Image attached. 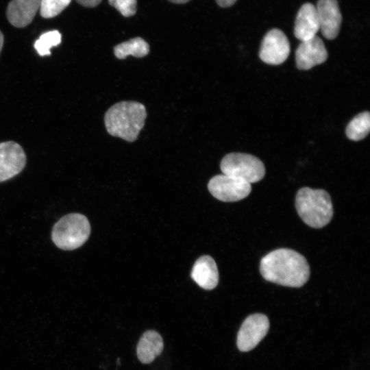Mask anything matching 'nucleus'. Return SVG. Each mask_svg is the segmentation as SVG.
Returning <instances> with one entry per match:
<instances>
[{"instance_id":"obj_18","label":"nucleus","mask_w":370,"mask_h":370,"mask_svg":"<svg viewBox=\"0 0 370 370\" xmlns=\"http://www.w3.org/2000/svg\"><path fill=\"white\" fill-rule=\"evenodd\" d=\"M61 42V34L57 30L42 34L34 42V48L40 56L51 55L50 49Z\"/></svg>"},{"instance_id":"obj_11","label":"nucleus","mask_w":370,"mask_h":370,"mask_svg":"<svg viewBox=\"0 0 370 370\" xmlns=\"http://www.w3.org/2000/svg\"><path fill=\"white\" fill-rule=\"evenodd\" d=\"M316 10L323 36L333 40L338 35L342 16L337 0H319Z\"/></svg>"},{"instance_id":"obj_12","label":"nucleus","mask_w":370,"mask_h":370,"mask_svg":"<svg viewBox=\"0 0 370 370\" xmlns=\"http://www.w3.org/2000/svg\"><path fill=\"white\" fill-rule=\"evenodd\" d=\"M320 29L316 7L306 3L299 10L295 22L294 34L301 41L310 39Z\"/></svg>"},{"instance_id":"obj_23","label":"nucleus","mask_w":370,"mask_h":370,"mask_svg":"<svg viewBox=\"0 0 370 370\" xmlns=\"http://www.w3.org/2000/svg\"><path fill=\"white\" fill-rule=\"evenodd\" d=\"M169 1L174 3L182 4V3H187L190 0H169Z\"/></svg>"},{"instance_id":"obj_15","label":"nucleus","mask_w":370,"mask_h":370,"mask_svg":"<svg viewBox=\"0 0 370 370\" xmlns=\"http://www.w3.org/2000/svg\"><path fill=\"white\" fill-rule=\"evenodd\" d=\"M163 347L160 334L154 330H147L143 333L137 345L138 358L142 363L149 364L162 353Z\"/></svg>"},{"instance_id":"obj_16","label":"nucleus","mask_w":370,"mask_h":370,"mask_svg":"<svg viewBox=\"0 0 370 370\" xmlns=\"http://www.w3.org/2000/svg\"><path fill=\"white\" fill-rule=\"evenodd\" d=\"M149 52V44L142 38L136 37L116 45L114 53L119 59H125L127 56L142 58Z\"/></svg>"},{"instance_id":"obj_3","label":"nucleus","mask_w":370,"mask_h":370,"mask_svg":"<svg viewBox=\"0 0 370 370\" xmlns=\"http://www.w3.org/2000/svg\"><path fill=\"white\" fill-rule=\"evenodd\" d=\"M295 207L303 221L313 228L325 226L333 216L330 196L322 189L300 188L295 197Z\"/></svg>"},{"instance_id":"obj_6","label":"nucleus","mask_w":370,"mask_h":370,"mask_svg":"<svg viewBox=\"0 0 370 370\" xmlns=\"http://www.w3.org/2000/svg\"><path fill=\"white\" fill-rule=\"evenodd\" d=\"M208 188L216 199L224 202H234L247 197L251 184L241 179L225 174L217 175L208 184Z\"/></svg>"},{"instance_id":"obj_21","label":"nucleus","mask_w":370,"mask_h":370,"mask_svg":"<svg viewBox=\"0 0 370 370\" xmlns=\"http://www.w3.org/2000/svg\"><path fill=\"white\" fill-rule=\"evenodd\" d=\"M80 5L88 7L93 8L99 5L102 0H75Z\"/></svg>"},{"instance_id":"obj_22","label":"nucleus","mask_w":370,"mask_h":370,"mask_svg":"<svg viewBox=\"0 0 370 370\" xmlns=\"http://www.w3.org/2000/svg\"><path fill=\"white\" fill-rule=\"evenodd\" d=\"M237 0H216L217 4L222 8H228L234 5Z\"/></svg>"},{"instance_id":"obj_2","label":"nucleus","mask_w":370,"mask_h":370,"mask_svg":"<svg viewBox=\"0 0 370 370\" xmlns=\"http://www.w3.org/2000/svg\"><path fill=\"white\" fill-rule=\"evenodd\" d=\"M146 117V108L143 104L137 101H123L114 104L107 110L104 123L111 136L134 142L144 127Z\"/></svg>"},{"instance_id":"obj_17","label":"nucleus","mask_w":370,"mask_h":370,"mask_svg":"<svg viewBox=\"0 0 370 370\" xmlns=\"http://www.w3.org/2000/svg\"><path fill=\"white\" fill-rule=\"evenodd\" d=\"M370 130V114L363 112L354 117L346 127V135L352 140L358 141L365 138Z\"/></svg>"},{"instance_id":"obj_9","label":"nucleus","mask_w":370,"mask_h":370,"mask_svg":"<svg viewBox=\"0 0 370 370\" xmlns=\"http://www.w3.org/2000/svg\"><path fill=\"white\" fill-rule=\"evenodd\" d=\"M25 164L26 155L19 144L12 140L0 143V182L19 174Z\"/></svg>"},{"instance_id":"obj_13","label":"nucleus","mask_w":370,"mask_h":370,"mask_svg":"<svg viewBox=\"0 0 370 370\" xmlns=\"http://www.w3.org/2000/svg\"><path fill=\"white\" fill-rule=\"evenodd\" d=\"M190 276L201 288H214L219 282V272L214 259L208 255L199 257L192 268Z\"/></svg>"},{"instance_id":"obj_8","label":"nucleus","mask_w":370,"mask_h":370,"mask_svg":"<svg viewBox=\"0 0 370 370\" xmlns=\"http://www.w3.org/2000/svg\"><path fill=\"white\" fill-rule=\"evenodd\" d=\"M290 51L289 41L285 34L280 29H273L263 38L259 56L267 64L278 65L287 59Z\"/></svg>"},{"instance_id":"obj_14","label":"nucleus","mask_w":370,"mask_h":370,"mask_svg":"<svg viewBox=\"0 0 370 370\" xmlns=\"http://www.w3.org/2000/svg\"><path fill=\"white\" fill-rule=\"evenodd\" d=\"M40 0H12L7 8L9 22L16 27L29 25L40 8Z\"/></svg>"},{"instance_id":"obj_4","label":"nucleus","mask_w":370,"mask_h":370,"mask_svg":"<svg viewBox=\"0 0 370 370\" xmlns=\"http://www.w3.org/2000/svg\"><path fill=\"white\" fill-rule=\"evenodd\" d=\"M90 234V224L87 217L74 212L62 217L53 225L51 236L58 248L71 251L82 246Z\"/></svg>"},{"instance_id":"obj_20","label":"nucleus","mask_w":370,"mask_h":370,"mask_svg":"<svg viewBox=\"0 0 370 370\" xmlns=\"http://www.w3.org/2000/svg\"><path fill=\"white\" fill-rule=\"evenodd\" d=\"M108 3L125 17L132 16L136 12V0H108Z\"/></svg>"},{"instance_id":"obj_19","label":"nucleus","mask_w":370,"mask_h":370,"mask_svg":"<svg viewBox=\"0 0 370 370\" xmlns=\"http://www.w3.org/2000/svg\"><path fill=\"white\" fill-rule=\"evenodd\" d=\"M71 1V0H40V15L45 18L55 17L62 12Z\"/></svg>"},{"instance_id":"obj_1","label":"nucleus","mask_w":370,"mask_h":370,"mask_svg":"<svg viewBox=\"0 0 370 370\" xmlns=\"http://www.w3.org/2000/svg\"><path fill=\"white\" fill-rule=\"evenodd\" d=\"M260 271L266 280L289 287L302 286L310 276V267L304 256L285 248L264 256L260 260Z\"/></svg>"},{"instance_id":"obj_7","label":"nucleus","mask_w":370,"mask_h":370,"mask_svg":"<svg viewBox=\"0 0 370 370\" xmlns=\"http://www.w3.org/2000/svg\"><path fill=\"white\" fill-rule=\"evenodd\" d=\"M269 328L268 317L260 313L249 315L243 322L236 339V345L241 352L254 349L266 336Z\"/></svg>"},{"instance_id":"obj_24","label":"nucleus","mask_w":370,"mask_h":370,"mask_svg":"<svg viewBox=\"0 0 370 370\" xmlns=\"http://www.w3.org/2000/svg\"><path fill=\"white\" fill-rule=\"evenodd\" d=\"M3 45V36L1 32L0 31V52L1 51Z\"/></svg>"},{"instance_id":"obj_5","label":"nucleus","mask_w":370,"mask_h":370,"mask_svg":"<svg viewBox=\"0 0 370 370\" xmlns=\"http://www.w3.org/2000/svg\"><path fill=\"white\" fill-rule=\"evenodd\" d=\"M220 167L223 174L241 179L249 184L261 180L265 174L262 162L248 153H228L221 160Z\"/></svg>"},{"instance_id":"obj_10","label":"nucleus","mask_w":370,"mask_h":370,"mask_svg":"<svg viewBox=\"0 0 370 370\" xmlns=\"http://www.w3.org/2000/svg\"><path fill=\"white\" fill-rule=\"evenodd\" d=\"M328 58V51L323 40L317 36L301 41L296 51V66L300 70H308L321 64Z\"/></svg>"}]
</instances>
